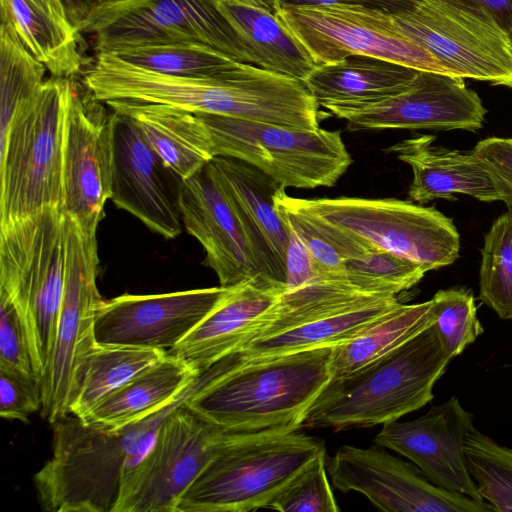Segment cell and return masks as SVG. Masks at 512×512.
Wrapping results in <instances>:
<instances>
[{"instance_id": "obj_1", "label": "cell", "mask_w": 512, "mask_h": 512, "mask_svg": "<svg viewBox=\"0 0 512 512\" xmlns=\"http://www.w3.org/2000/svg\"><path fill=\"white\" fill-rule=\"evenodd\" d=\"M216 366L157 412L117 429L69 414L53 426L52 455L34 475L49 512H113L123 477L144 457L163 422L220 375Z\"/></svg>"}, {"instance_id": "obj_35", "label": "cell", "mask_w": 512, "mask_h": 512, "mask_svg": "<svg viewBox=\"0 0 512 512\" xmlns=\"http://www.w3.org/2000/svg\"><path fill=\"white\" fill-rule=\"evenodd\" d=\"M466 463L478 492L495 511L512 512V448L474 426L464 441Z\"/></svg>"}, {"instance_id": "obj_39", "label": "cell", "mask_w": 512, "mask_h": 512, "mask_svg": "<svg viewBox=\"0 0 512 512\" xmlns=\"http://www.w3.org/2000/svg\"><path fill=\"white\" fill-rule=\"evenodd\" d=\"M326 470L323 453L268 508L281 512H338Z\"/></svg>"}, {"instance_id": "obj_11", "label": "cell", "mask_w": 512, "mask_h": 512, "mask_svg": "<svg viewBox=\"0 0 512 512\" xmlns=\"http://www.w3.org/2000/svg\"><path fill=\"white\" fill-rule=\"evenodd\" d=\"M186 405L161 425L144 455L122 479L113 512H176L177 506L232 435Z\"/></svg>"}, {"instance_id": "obj_14", "label": "cell", "mask_w": 512, "mask_h": 512, "mask_svg": "<svg viewBox=\"0 0 512 512\" xmlns=\"http://www.w3.org/2000/svg\"><path fill=\"white\" fill-rule=\"evenodd\" d=\"M104 104L75 85L65 117L62 210L90 235L111 197L113 113Z\"/></svg>"}, {"instance_id": "obj_45", "label": "cell", "mask_w": 512, "mask_h": 512, "mask_svg": "<svg viewBox=\"0 0 512 512\" xmlns=\"http://www.w3.org/2000/svg\"><path fill=\"white\" fill-rule=\"evenodd\" d=\"M411 0H278L279 10L320 7L334 4L362 5L372 8H379L390 13H395L407 8Z\"/></svg>"}, {"instance_id": "obj_24", "label": "cell", "mask_w": 512, "mask_h": 512, "mask_svg": "<svg viewBox=\"0 0 512 512\" xmlns=\"http://www.w3.org/2000/svg\"><path fill=\"white\" fill-rule=\"evenodd\" d=\"M104 103L112 111L129 117L150 146L183 179L214 158L209 133L197 114L159 103L131 100Z\"/></svg>"}, {"instance_id": "obj_7", "label": "cell", "mask_w": 512, "mask_h": 512, "mask_svg": "<svg viewBox=\"0 0 512 512\" xmlns=\"http://www.w3.org/2000/svg\"><path fill=\"white\" fill-rule=\"evenodd\" d=\"M195 114L209 133L214 157L245 161L285 188L333 186L352 162L339 131Z\"/></svg>"}, {"instance_id": "obj_27", "label": "cell", "mask_w": 512, "mask_h": 512, "mask_svg": "<svg viewBox=\"0 0 512 512\" xmlns=\"http://www.w3.org/2000/svg\"><path fill=\"white\" fill-rule=\"evenodd\" d=\"M399 303L397 296H382L278 334L251 341L221 361L231 369L251 360L336 346L364 332Z\"/></svg>"}, {"instance_id": "obj_47", "label": "cell", "mask_w": 512, "mask_h": 512, "mask_svg": "<svg viewBox=\"0 0 512 512\" xmlns=\"http://www.w3.org/2000/svg\"><path fill=\"white\" fill-rule=\"evenodd\" d=\"M240 4L264 10L276 15L279 11L278 0H231Z\"/></svg>"}, {"instance_id": "obj_8", "label": "cell", "mask_w": 512, "mask_h": 512, "mask_svg": "<svg viewBox=\"0 0 512 512\" xmlns=\"http://www.w3.org/2000/svg\"><path fill=\"white\" fill-rule=\"evenodd\" d=\"M392 20L399 35L434 55L451 75L512 87V44L484 6L471 0H411Z\"/></svg>"}, {"instance_id": "obj_19", "label": "cell", "mask_w": 512, "mask_h": 512, "mask_svg": "<svg viewBox=\"0 0 512 512\" xmlns=\"http://www.w3.org/2000/svg\"><path fill=\"white\" fill-rule=\"evenodd\" d=\"M473 426V415L452 397L417 419L383 424L374 442L411 460L436 486L485 502L469 473L464 451L465 437Z\"/></svg>"}, {"instance_id": "obj_32", "label": "cell", "mask_w": 512, "mask_h": 512, "mask_svg": "<svg viewBox=\"0 0 512 512\" xmlns=\"http://www.w3.org/2000/svg\"><path fill=\"white\" fill-rule=\"evenodd\" d=\"M166 355L165 350L98 344L87 360L70 414L83 419L108 396Z\"/></svg>"}, {"instance_id": "obj_22", "label": "cell", "mask_w": 512, "mask_h": 512, "mask_svg": "<svg viewBox=\"0 0 512 512\" xmlns=\"http://www.w3.org/2000/svg\"><path fill=\"white\" fill-rule=\"evenodd\" d=\"M236 211L264 274L285 284L289 228L275 195L282 186L251 164L229 156L210 161Z\"/></svg>"}, {"instance_id": "obj_29", "label": "cell", "mask_w": 512, "mask_h": 512, "mask_svg": "<svg viewBox=\"0 0 512 512\" xmlns=\"http://www.w3.org/2000/svg\"><path fill=\"white\" fill-rule=\"evenodd\" d=\"M216 4L247 48L253 65L302 82L316 67L276 15L231 0H216Z\"/></svg>"}, {"instance_id": "obj_44", "label": "cell", "mask_w": 512, "mask_h": 512, "mask_svg": "<svg viewBox=\"0 0 512 512\" xmlns=\"http://www.w3.org/2000/svg\"><path fill=\"white\" fill-rule=\"evenodd\" d=\"M65 12L67 19L79 32H85L90 24L106 9L123 0H54Z\"/></svg>"}, {"instance_id": "obj_41", "label": "cell", "mask_w": 512, "mask_h": 512, "mask_svg": "<svg viewBox=\"0 0 512 512\" xmlns=\"http://www.w3.org/2000/svg\"><path fill=\"white\" fill-rule=\"evenodd\" d=\"M40 380L0 368V416L27 422L41 409Z\"/></svg>"}, {"instance_id": "obj_4", "label": "cell", "mask_w": 512, "mask_h": 512, "mask_svg": "<svg viewBox=\"0 0 512 512\" xmlns=\"http://www.w3.org/2000/svg\"><path fill=\"white\" fill-rule=\"evenodd\" d=\"M297 431L233 433L185 492L176 512L268 508L326 453L325 441Z\"/></svg>"}, {"instance_id": "obj_36", "label": "cell", "mask_w": 512, "mask_h": 512, "mask_svg": "<svg viewBox=\"0 0 512 512\" xmlns=\"http://www.w3.org/2000/svg\"><path fill=\"white\" fill-rule=\"evenodd\" d=\"M46 67L21 43L13 30L1 23L0 28V134L2 139L18 107L44 82Z\"/></svg>"}, {"instance_id": "obj_31", "label": "cell", "mask_w": 512, "mask_h": 512, "mask_svg": "<svg viewBox=\"0 0 512 512\" xmlns=\"http://www.w3.org/2000/svg\"><path fill=\"white\" fill-rule=\"evenodd\" d=\"M276 209L286 224L302 240L321 278L345 279V263L373 248L365 240L302 207L281 186L275 195Z\"/></svg>"}, {"instance_id": "obj_42", "label": "cell", "mask_w": 512, "mask_h": 512, "mask_svg": "<svg viewBox=\"0 0 512 512\" xmlns=\"http://www.w3.org/2000/svg\"><path fill=\"white\" fill-rule=\"evenodd\" d=\"M473 151L490 175L499 201L512 210V138L488 137L479 141Z\"/></svg>"}, {"instance_id": "obj_37", "label": "cell", "mask_w": 512, "mask_h": 512, "mask_svg": "<svg viewBox=\"0 0 512 512\" xmlns=\"http://www.w3.org/2000/svg\"><path fill=\"white\" fill-rule=\"evenodd\" d=\"M427 271L392 253L371 249L345 263L344 277L357 290L370 295H395L421 281Z\"/></svg>"}, {"instance_id": "obj_21", "label": "cell", "mask_w": 512, "mask_h": 512, "mask_svg": "<svg viewBox=\"0 0 512 512\" xmlns=\"http://www.w3.org/2000/svg\"><path fill=\"white\" fill-rule=\"evenodd\" d=\"M285 291V284L257 274L236 286L182 341L168 351L198 373L236 351Z\"/></svg>"}, {"instance_id": "obj_9", "label": "cell", "mask_w": 512, "mask_h": 512, "mask_svg": "<svg viewBox=\"0 0 512 512\" xmlns=\"http://www.w3.org/2000/svg\"><path fill=\"white\" fill-rule=\"evenodd\" d=\"M64 220V293L53 348L40 380V412L51 425L70 414L87 360L98 345L95 318L104 300L97 287L96 235L86 233L68 214Z\"/></svg>"}, {"instance_id": "obj_43", "label": "cell", "mask_w": 512, "mask_h": 512, "mask_svg": "<svg viewBox=\"0 0 512 512\" xmlns=\"http://www.w3.org/2000/svg\"><path fill=\"white\" fill-rule=\"evenodd\" d=\"M288 228L285 291L293 290L321 278L319 268L310 252L298 235L289 226Z\"/></svg>"}, {"instance_id": "obj_17", "label": "cell", "mask_w": 512, "mask_h": 512, "mask_svg": "<svg viewBox=\"0 0 512 512\" xmlns=\"http://www.w3.org/2000/svg\"><path fill=\"white\" fill-rule=\"evenodd\" d=\"M112 113L110 199L164 238L177 237L183 228L179 203L184 179L164 162L129 117Z\"/></svg>"}, {"instance_id": "obj_23", "label": "cell", "mask_w": 512, "mask_h": 512, "mask_svg": "<svg viewBox=\"0 0 512 512\" xmlns=\"http://www.w3.org/2000/svg\"><path fill=\"white\" fill-rule=\"evenodd\" d=\"M433 135L402 140L387 149L413 173L408 195L419 204L464 194L483 202L499 201L493 181L473 149L462 151L434 144Z\"/></svg>"}, {"instance_id": "obj_25", "label": "cell", "mask_w": 512, "mask_h": 512, "mask_svg": "<svg viewBox=\"0 0 512 512\" xmlns=\"http://www.w3.org/2000/svg\"><path fill=\"white\" fill-rule=\"evenodd\" d=\"M419 70L368 56L352 55L316 65L304 84L320 107L365 105L405 90Z\"/></svg>"}, {"instance_id": "obj_12", "label": "cell", "mask_w": 512, "mask_h": 512, "mask_svg": "<svg viewBox=\"0 0 512 512\" xmlns=\"http://www.w3.org/2000/svg\"><path fill=\"white\" fill-rule=\"evenodd\" d=\"M276 16L316 65L368 55L451 75L434 55L399 35L392 13L385 10L334 4L281 9Z\"/></svg>"}, {"instance_id": "obj_38", "label": "cell", "mask_w": 512, "mask_h": 512, "mask_svg": "<svg viewBox=\"0 0 512 512\" xmlns=\"http://www.w3.org/2000/svg\"><path fill=\"white\" fill-rule=\"evenodd\" d=\"M431 300L436 313L433 328L444 351L453 359L484 332L473 292L466 287H453L439 290Z\"/></svg>"}, {"instance_id": "obj_13", "label": "cell", "mask_w": 512, "mask_h": 512, "mask_svg": "<svg viewBox=\"0 0 512 512\" xmlns=\"http://www.w3.org/2000/svg\"><path fill=\"white\" fill-rule=\"evenodd\" d=\"M85 32L93 35L97 53L196 42L252 64L216 0H123L103 11Z\"/></svg>"}, {"instance_id": "obj_26", "label": "cell", "mask_w": 512, "mask_h": 512, "mask_svg": "<svg viewBox=\"0 0 512 512\" xmlns=\"http://www.w3.org/2000/svg\"><path fill=\"white\" fill-rule=\"evenodd\" d=\"M1 23L54 77L81 72L80 34L54 0H0Z\"/></svg>"}, {"instance_id": "obj_34", "label": "cell", "mask_w": 512, "mask_h": 512, "mask_svg": "<svg viewBox=\"0 0 512 512\" xmlns=\"http://www.w3.org/2000/svg\"><path fill=\"white\" fill-rule=\"evenodd\" d=\"M479 300L501 319H512V210L492 223L484 236L479 270Z\"/></svg>"}, {"instance_id": "obj_48", "label": "cell", "mask_w": 512, "mask_h": 512, "mask_svg": "<svg viewBox=\"0 0 512 512\" xmlns=\"http://www.w3.org/2000/svg\"><path fill=\"white\" fill-rule=\"evenodd\" d=\"M505 29L507 31L508 37L510 39V42L512 44V18L510 19V21L506 25Z\"/></svg>"}, {"instance_id": "obj_16", "label": "cell", "mask_w": 512, "mask_h": 512, "mask_svg": "<svg viewBox=\"0 0 512 512\" xmlns=\"http://www.w3.org/2000/svg\"><path fill=\"white\" fill-rule=\"evenodd\" d=\"M330 115L344 119L350 131L432 129L476 131L483 127L486 108L464 78L419 70L402 92L357 106H329Z\"/></svg>"}, {"instance_id": "obj_46", "label": "cell", "mask_w": 512, "mask_h": 512, "mask_svg": "<svg viewBox=\"0 0 512 512\" xmlns=\"http://www.w3.org/2000/svg\"><path fill=\"white\" fill-rule=\"evenodd\" d=\"M478 3L489 11L506 27L512 18V0H471Z\"/></svg>"}, {"instance_id": "obj_18", "label": "cell", "mask_w": 512, "mask_h": 512, "mask_svg": "<svg viewBox=\"0 0 512 512\" xmlns=\"http://www.w3.org/2000/svg\"><path fill=\"white\" fill-rule=\"evenodd\" d=\"M230 288L123 294L103 300L95 318L96 342L168 352L219 305Z\"/></svg>"}, {"instance_id": "obj_10", "label": "cell", "mask_w": 512, "mask_h": 512, "mask_svg": "<svg viewBox=\"0 0 512 512\" xmlns=\"http://www.w3.org/2000/svg\"><path fill=\"white\" fill-rule=\"evenodd\" d=\"M296 201L373 248L415 262L426 271L450 265L459 257L460 235L456 226L433 206L394 198Z\"/></svg>"}, {"instance_id": "obj_40", "label": "cell", "mask_w": 512, "mask_h": 512, "mask_svg": "<svg viewBox=\"0 0 512 512\" xmlns=\"http://www.w3.org/2000/svg\"><path fill=\"white\" fill-rule=\"evenodd\" d=\"M0 368L39 379L24 325L14 305L3 295H0Z\"/></svg>"}, {"instance_id": "obj_3", "label": "cell", "mask_w": 512, "mask_h": 512, "mask_svg": "<svg viewBox=\"0 0 512 512\" xmlns=\"http://www.w3.org/2000/svg\"><path fill=\"white\" fill-rule=\"evenodd\" d=\"M452 358L433 325L358 370L330 378L302 427L343 431L383 425L420 409Z\"/></svg>"}, {"instance_id": "obj_5", "label": "cell", "mask_w": 512, "mask_h": 512, "mask_svg": "<svg viewBox=\"0 0 512 512\" xmlns=\"http://www.w3.org/2000/svg\"><path fill=\"white\" fill-rule=\"evenodd\" d=\"M65 273L61 208L47 207L0 225V295L17 310L40 380L54 344Z\"/></svg>"}, {"instance_id": "obj_6", "label": "cell", "mask_w": 512, "mask_h": 512, "mask_svg": "<svg viewBox=\"0 0 512 512\" xmlns=\"http://www.w3.org/2000/svg\"><path fill=\"white\" fill-rule=\"evenodd\" d=\"M74 87L70 78L45 80L0 139V225L62 209L65 117Z\"/></svg>"}, {"instance_id": "obj_30", "label": "cell", "mask_w": 512, "mask_h": 512, "mask_svg": "<svg viewBox=\"0 0 512 512\" xmlns=\"http://www.w3.org/2000/svg\"><path fill=\"white\" fill-rule=\"evenodd\" d=\"M432 300L399 303L374 325L353 339L332 347L331 378L350 374L391 352L434 324Z\"/></svg>"}, {"instance_id": "obj_28", "label": "cell", "mask_w": 512, "mask_h": 512, "mask_svg": "<svg viewBox=\"0 0 512 512\" xmlns=\"http://www.w3.org/2000/svg\"><path fill=\"white\" fill-rule=\"evenodd\" d=\"M199 376L200 373L167 352L161 361L129 380L82 420L102 429L132 424L172 402Z\"/></svg>"}, {"instance_id": "obj_20", "label": "cell", "mask_w": 512, "mask_h": 512, "mask_svg": "<svg viewBox=\"0 0 512 512\" xmlns=\"http://www.w3.org/2000/svg\"><path fill=\"white\" fill-rule=\"evenodd\" d=\"M180 211L186 231L205 250V265L221 287L264 274L244 227L211 163L184 179Z\"/></svg>"}, {"instance_id": "obj_15", "label": "cell", "mask_w": 512, "mask_h": 512, "mask_svg": "<svg viewBox=\"0 0 512 512\" xmlns=\"http://www.w3.org/2000/svg\"><path fill=\"white\" fill-rule=\"evenodd\" d=\"M335 488L363 494L373 505L390 512H487L491 504L433 484L417 466L381 447L341 446L326 461Z\"/></svg>"}, {"instance_id": "obj_33", "label": "cell", "mask_w": 512, "mask_h": 512, "mask_svg": "<svg viewBox=\"0 0 512 512\" xmlns=\"http://www.w3.org/2000/svg\"><path fill=\"white\" fill-rule=\"evenodd\" d=\"M106 53L149 71L189 78L216 77L241 63L213 47L196 42L133 47Z\"/></svg>"}, {"instance_id": "obj_2", "label": "cell", "mask_w": 512, "mask_h": 512, "mask_svg": "<svg viewBox=\"0 0 512 512\" xmlns=\"http://www.w3.org/2000/svg\"><path fill=\"white\" fill-rule=\"evenodd\" d=\"M332 347L244 362L219 375L187 407L232 433L297 431L331 378Z\"/></svg>"}]
</instances>
